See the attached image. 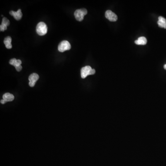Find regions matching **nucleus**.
<instances>
[{"label":"nucleus","mask_w":166,"mask_h":166,"mask_svg":"<svg viewBox=\"0 0 166 166\" xmlns=\"http://www.w3.org/2000/svg\"><path fill=\"white\" fill-rule=\"evenodd\" d=\"M92 69L91 67L89 66L82 67L81 70V76L82 78H85L88 75H90V72Z\"/></svg>","instance_id":"nucleus-5"},{"label":"nucleus","mask_w":166,"mask_h":166,"mask_svg":"<svg viewBox=\"0 0 166 166\" xmlns=\"http://www.w3.org/2000/svg\"><path fill=\"white\" fill-rule=\"evenodd\" d=\"M47 30L48 28L47 25L44 22H39L37 24L36 27V31L39 36H44L47 33Z\"/></svg>","instance_id":"nucleus-1"},{"label":"nucleus","mask_w":166,"mask_h":166,"mask_svg":"<svg viewBox=\"0 0 166 166\" xmlns=\"http://www.w3.org/2000/svg\"><path fill=\"white\" fill-rule=\"evenodd\" d=\"M7 29V26L6 25H4L1 24L0 25V30L1 32H4V30H6Z\"/></svg>","instance_id":"nucleus-14"},{"label":"nucleus","mask_w":166,"mask_h":166,"mask_svg":"<svg viewBox=\"0 0 166 166\" xmlns=\"http://www.w3.org/2000/svg\"><path fill=\"white\" fill-rule=\"evenodd\" d=\"M7 102L5 101L4 99H2V100H1V103H2V104H5V103H6Z\"/></svg>","instance_id":"nucleus-17"},{"label":"nucleus","mask_w":166,"mask_h":166,"mask_svg":"<svg viewBox=\"0 0 166 166\" xmlns=\"http://www.w3.org/2000/svg\"><path fill=\"white\" fill-rule=\"evenodd\" d=\"M39 75L36 73H33L32 74H30L29 77V85L31 87H33L35 86L36 82L38 81L39 79Z\"/></svg>","instance_id":"nucleus-4"},{"label":"nucleus","mask_w":166,"mask_h":166,"mask_svg":"<svg viewBox=\"0 0 166 166\" xmlns=\"http://www.w3.org/2000/svg\"><path fill=\"white\" fill-rule=\"evenodd\" d=\"M71 48L70 44L67 41L64 40L60 42L58 45V50L60 52H63L66 50H69Z\"/></svg>","instance_id":"nucleus-3"},{"label":"nucleus","mask_w":166,"mask_h":166,"mask_svg":"<svg viewBox=\"0 0 166 166\" xmlns=\"http://www.w3.org/2000/svg\"><path fill=\"white\" fill-rule=\"evenodd\" d=\"M1 24L2 25H6L7 26H9V25H10V22H9V20H8V18H6L4 17L2 19V23Z\"/></svg>","instance_id":"nucleus-11"},{"label":"nucleus","mask_w":166,"mask_h":166,"mask_svg":"<svg viewBox=\"0 0 166 166\" xmlns=\"http://www.w3.org/2000/svg\"><path fill=\"white\" fill-rule=\"evenodd\" d=\"M105 17L107 20L112 22H115L118 19L117 16L111 10H107L105 12Z\"/></svg>","instance_id":"nucleus-6"},{"label":"nucleus","mask_w":166,"mask_h":166,"mask_svg":"<svg viewBox=\"0 0 166 166\" xmlns=\"http://www.w3.org/2000/svg\"><path fill=\"white\" fill-rule=\"evenodd\" d=\"M9 14L12 15L14 17L15 20H19L22 18V13L21 9H18L17 12H14L13 11H11L9 12Z\"/></svg>","instance_id":"nucleus-7"},{"label":"nucleus","mask_w":166,"mask_h":166,"mask_svg":"<svg viewBox=\"0 0 166 166\" xmlns=\"http://www.w3.org/2000/svg\"><path fill=\"white\" fill-rule=\"evenodd\" d=\"M164 69H165V70H166V64H165V65H164Z\"/></svg>","instance_id":"nucleus-18"},{"label":"nucleus","mask_w":166,"mask_h":166,"mask_svg":"<svg viewBox=\"0 0 166 166\" xmlns=\"http://www.w3.org/2000/svg\"><path fill=\"white\" fill-rule=\"evenodd\" d=\"M15 69L18 72H20L22 69V67L21 66H17V67H15Z\"/></svg>","instance_id":"nucleus-15"},{"label":"nucleus","mask_w":166,"mask_h":166,"mask_svg":"<svg viewBox=\"0 0 166 166\" xmlns=\"http://www.w3.org/2000/svg\"><path fill=\"white\" fill-rule=\"evenodd\" d=\"M158 20L162 21H164V22H166V18H163L162 16L159 17Z\"/></svg>","instance_id":"nucleus-16"},{"label":"nucleus","mask_w":166,"mask_h":166,"mask_svg":"<svg viewBox=\"0 0 166 166\" xmlns=\"http://www.w3.org/2000/svg\"><path fill=\"white\" fill-rule=\"evenodd\" d=\"M17 60H16V59H15V58H13V59L10 60L9 63V64H10V65H11L14 66L15 64H16V62Z\"/></svg>","instance_id":"nucleus-13"},{"label":"nucleus","mask_w":166,"mask_h":166,"mask_svg":"<svg viewBox=\"0 0 166 166\" xmlns=\"http://www.w3.org/2000/svg\"><path fill=\"white\" fill-rule=\"evenodd\" d=\"M87 14V10L85 8L77 9L74 12V16L77 20L81 21L84 20V16Z\"/></svg>","instance_id":"nucleus-2"},{"label":"nucleus","mask_w":166,"mask_h":166,"mask_svg":"<svg viewBox=\"0 0 166 166\" xmlns=\"http://www.w3.org/2000/svg\"><path fill=\"white\" fill-rule=\"evenodd\" d=\"M158 24L160 27L166 29V22L158 20Z\"/></svg>","instance_id":"nucleus-12"},{"label":"nucleus","mask_w":166,"mask_h":166,"mask_svg":"<svg viewBox=\"0 0 166 166\" xmlns=\"http://www.w3.org/2000/svg\"><path fill=\"white\" fill-rule=\"evenodd\" d=\"M147 40L146 38L145 37H141L138 38L137 40L135 41V43L137 45H146Z\"/></svg>","instance_id":"nucleus-10"},{"label":"nucleus","mask_w":166,"mask_h":166,"mask_svg":"<svg viewBox=\"0 0 166 166\" xmlns=\"http://www.w3.org/2000/svg\"><path fill=\"white\" fill-rule=\"evenodd\" d=\"M3 99L7 102H12L14 99V97L13 95L9 93H6L3 95Z\"/></svg>","instance_id":"nucleus-8"},{"label":"nucleus","mask_w":166,"mask_h":166,"mask_svg":"<svg viewBox=\"0 0 166 166\" xmlns=\"http://www.w3.org/2000/svg\"><path fill=\"white\" fill-rule=\"evenodd\" d=\"M12 38L10 37H7L5 38L4 40V43L6 47L8 49H10L12 48Z\"/></svg>","instance_id":"nucleus-9"}]
</instances>
